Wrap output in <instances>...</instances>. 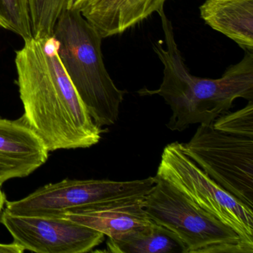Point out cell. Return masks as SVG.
<instances>
[{"label":"cell","mask_w":253,"mask_h":253,"mask_svg":"<svg viewBox=\"0 0 253 253\" xmlns=\"http://www.w3.org/2000/svg\"><path fill=\"white\" fill-rule=\"evenodd\" d=\"M16 51L23 118L49 152L97 144L104 130L87 112L58 56L54 37L25 41Z\"/></svg>","instance_id":"1"},{"label":"cell","mask_w":253,"mask_h":253,"mask_svg":"<svg viewBox=\"0 0 253 253\" xmlns=\"http://www.w3.org/2000/svg\"><path fill=\"white\" fill-rule=\"evenodd\" d=\"M164 34L153 48L164 66V78L158 89H142V96H161L172 115L167 124L171 131H182L192 124L211 125L226 113L238 97L253 100V51H244V58L226 69L217 79L191 75L177 48L171 21L160 11Z\"/></svg>","instance_id":"2"},{"label":"cell","mask_w":253,"mask_h":253,"mask_svg":"<svg viewBox=\"0 0 253 253\" xmlns=\"http://www.w3.org/2000/svg\"><path fill=\"white\" fill-rule=\"evenodd\" d=\"M53 37L63 68L94 124L101 128L114 125L126 91L117 87L106 70L100 34L71 8L59 17Z\"/></svg>","instance_id":"3"},{"label":"cell","mask_w":253,"mask_h":253,"mask_svg":"<svg viewBox=\"0 0 253 253\" xmlns=\"http://www.w3.org/2000/svg\"><path fill=\"white\" fill-rule=\"evenodd\" d=\"M153 189L145 198L151 220L174 232L187 253H253V248L238 234L192 204L181 192L156 177Z\"/></svg>","instance_id":"4"},{"label":"cell","mask_w":253,"mask_h":253,"mask_svg":"<svg viewBox=\"0 0 253 253\" xmlns=\"http://www.w3.org/2000/svg\"><path fill=\"white\" fill-rule=\"evenodd\" d=\"M156 177L181 192L189 201L233 229L253 248V210L207 175L174 142L164 148Z\"/></svg>","instance_id":"5"},{"label":"cell","mask_w":253,"mask_h":253,"mask_svg":"<svg viewBox=\"0 0 253 253\" xmlns=\"http://www.w3.org/2000/svg\"><path fill=\"white\" fill-rule=\"evenodd\" d=\"M155 183V177L131 181L66 179L45 185L18 201H7L5 210L17 215L61 217L78 209L145 198Z\"/></svg>","instance_id":"6"},{"label":"cell","mask_w":253,"mask_h":253,"mask_svg":"<svg viewBox=\"0 0 253 253\" xmlns=\"http://www.w3.org/2000/svg\"><path fill=\"white\" fill-rule=\"evenodd\" d=\"M183 152L219 186L253 210V139L200 124Z\"/></svg>","instance_id":"7"},{"label":"cell","mask_w":253,"mask_h":253,"mask_svg":"<svg viewBox=\"0 0 253 253\" xmlns=\"http://www.w3.org/2000/svg\"><path fill=\"white\" fill-rule=\"evenodd\" d=\"M0 222L14 243L34 253H88L105 238L101 232L65 217L17 215L5 210Z\"/></svg>","instance_id":"8"},{"label":"cell","mask_w":253,"mask_h":253,"mask_svg":"<svg viewBox=\"0 0 253 253\" xmlns=\"http://www.w3.org/2000/svg\"><path fill=\"white\" fill-rule=\"evenodd\" d=\"M49 152L23 118H0V186L30 175L46 162Z\"/></svg>","instance_id":"9"},{"label":"cell","mask_w":253,"mask_h":253,"mask_svg":"<svg viewBox=\"0 0 253 253\" xmlns=\"http://www.w3.org/2000/svg\"><path fill=\"white\" fill-rule=\"evenodd\" d=\"M145 198L78 209L61 217L98 231L109 239L123 241L143 232L153 223L145 210Z\"/></svg>","instance_id":"10"},{"label":"cell","mask_w":253,"mask_h":253,"mask_svg":"<svg viewBox=\"0 0 253 253\" xmlns=\"http://www.w3.org/2000/svg\"><path fill=\"white\" fill-rule=\"evenodd\" d=\"M167 0H79L72 6L102 38L121 35L154 13L164 10Z\"/></svg>","instance_id":"11"},{"label":"cell","mask_w":253,"mask_h":253,"mask_svg":"<svg viewBox=\"0 0 253 253\" xmlns=\"http://www.w3.org/2000/svg\"><path fill=\"white\" fill-rule=\"evenodd\" d=\"M199 9L211 29L253 51V0H205Z\"/></svg>","instance_id":"12"},{"label":"cell","mask_w":253,"mask_h":253,"mask_svg":"<svg viewBox=\"0 0 253 253\" xmlns=\"http://www.w3.org/2000/svg\"><path fill=\"white\" fill-rule=\"evenodd\" d=\"M106 245L108 252L113 253H187L186 246L174 232L155 221L127 239L109 238Z\"/></svg>","instance_id":"13"},{"label":"cell","mask_w":253,"mask_h":253,"mask_svg":"<svg viewBox=\"0 0 253 253\" xmlns=\"http://www.w3.org/2000/svg\"><path fill=\"white\" fill-rule=\"evenodd\" d=\"M28 2L32 36L35 38L53 37L59 17L73 5V0H28Z\"/></svg>","instance_id":"14"},{"label":"cell","mask_w":253,"mask_h":253,"mask_svg":"<svg viewBox=\"0 0 253 253\" xmlns=\"http://www.w3.org/2000/svg\"><path fill=\"white\" fill-rule=\"evenodd\" d=\"M0 28L24 41L33 38L28 0H0Z\"/></svg>","instance_id":"15"},{"label":"cell","mask_w":253,"mask_h":253,"mask_svg":"<svg viewBox=\"0 0 253 253\" xmlns=\"http://www.w3.org/2000/svg\"><path fill=\"white\" fill-rule=\"evenodd\" d=\"M213 123L214 129L231 135L253 139V100L235 112H229Z\"/></svg>","instance_id":"16"},{"label":"cell","mask_w":253,"mask_h":253,"mask_svg":"<svg viewBox=\"0 0 253 253\" xmlns=\"http://www.w3.org/2000/svg\"><path fill=\"white\" fill-rule=\"evenodd\" d=\"M24 251L21 246L14 242L8 244H0V253H22Z\"/></svg>","instance_id":"17"},{"label":"cell","mask_w":253,"mask_h":253,"mask_svg":"<svg viewBox=\"0 0 253 253\" xmlns=\"http://www.w3.org/2000/svg\"><path fill=\"white\" fill-rule=\"evenodd\" d=\"M7 199L5 194L2 192V189H0V217H1V214L2 212V210H3L4 206L5 205Z\"/></svg>","instance_id":"18"},{"label":"cell","mask_w":253,"mask_h":253,"mask_svg":"<svg viewBox=\"0 0 253 253\" xmlns=\"http://www.w3.org/2000/svg\"><path fill=\"white\" fill-rule=\"evenodd\" d=\"M78 1H79V0H73V5H75V4H76ZM73 5H72V6H73Z\"/></svg>","instance_id":"19"}]
</instances>
